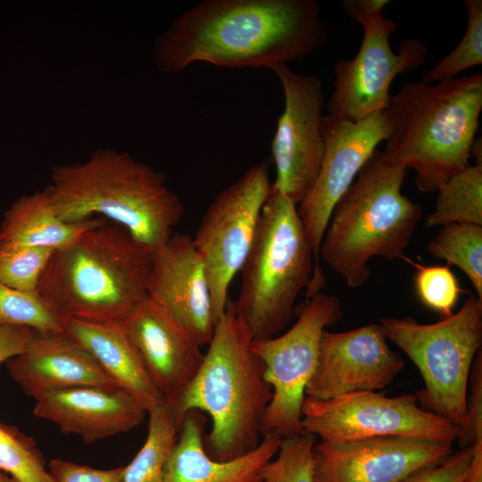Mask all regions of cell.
I'll return each mask as SVG.
<instances>
[{"label": "cell", "mask_w": 482, "mask_h": 482, "mask_svg": "<svg viewBox=\"0 0 482 482\" xmlns=\"http://www.w3.org/2000/svg\"><path fill=\"white\" fill-rule=\"evenodd\" d=\"M328 35L316 0H204L173 20L152 58L173 73L195 62L270 69L316 52Z\"/></svg>", "instance_id": "1"}, {"label": "cell", "mask_w": 482, "mask_h": 482, "mask_svg": "<svg viewBox=\"0 0 482 482\" xmlns=\"http://www.w3.org/2000/svg\"><path fill=\"white\" fill-rule=\"evenodd\" d=\"M153 251L100 218L54 251L37 294L59 318L123 325L147 298Z\"/></svg>", "instance_id": "2"}, {"label": "cell", "mask_w": 482, "mask_h": 482, "mask_svg": "<svg viewBox=\"0 0 482 482\" xmlns=\"http://www.w3.org/2000/svg\"><path fill=\"white\" fill-rule=\"evenodd\" d=\"M46 189L62 220L79 222L97 215L152 251L171 237L184 214L162 172L116 149H99L82 162L54 166Z\"/></svg>", "instance_id": "3"}, {"label": "cell", "mask_w": 482, "mask_h": 482, "mask_svg": "<svg viewBox=\"0 0 482 482\" xmlns=\"http://www.w3.org/2000/svg\"><path fill=\"white\" fill-rule=\"evenodd\" d=\"M386 111L390 134L383 152L395 164L416 171L420 191L437 192L470 164L482 112V74L407 82Z\"/></svg>", "instance_id": "4"}, {"label": "cell", "mask_w": 482, "mask_h": 482, "mask_svg": "<svg viewBox=\"0 0 482 482\" xmlns=\"http://www.w3.org/2000/svg\"><path fill=\"white\" fill-rule=\"evenodd\" d=\"M252 340L229 299L195 377L168 404L180 426L192 410L210 416L212 428L204 446L219 461L243 456L262 440V420L273 393L265 379V364L251 349Z\"/></svg>", "instance_id": "5"}, {"label": "cell", "mask_w": 482, "mask_h": 482, "mask_svg": "<svg viewBox=\"0 0 482 482\" xmlns=\"http://www.w3.org/2000/svg\"><path fill=\"white\" fill-rule=\"evenodd\" d=\"M406 170L377 148L334 206L319 258L351 288L371 276L373 257L402 259L422 218V207L402 193Z\"/></svg>", "instance_id": "6"}, {"label": "cell", "mask_w": 482, "mask_h": 482, "mask_svg": "<svg viewBox=\"0 0 482 482\" xmlns=\"http://www.w3.org/2000/svg\"><path fill=\"white\" fill-rule=\"evenodd\" d=\"M313 258L297 205L271 187L232 302L253 339L273 337L288 325L296 298L311 283Z\"/></svg>", "instance_id": "7"}, {"label": "cell", "mask_w": 482, "mask_h": 482, "mask_svg": "<svg viewBox=\"0 0 482 482\" xmlns=\"http://www.w3.org/2000/svg\"><path fill=\"white\" fill-rule=\"evenodd\" d=\"M378 324L420 370V407L462 428L470 373L482 345V300L470 295L456 313L432 324L410 316L380 318Z\"/></svg>", "instance_id": "8"}, {"label": "cell", "mask_w": 482, "mask_h": 482, "mask_svg": "<svg viewBox=\"0 0 482 482\" xmlns=\"http://www.w3.org/2000/svg\"><path fill=\"white\" fill-rule=\"evenodd\" d=\"M293 327L281 336L253 339L252 351L265 364V379L272 399L265 411L262 434L282 439L303 434L302 405L305 387L316 368L320 342L326 328L343 316L340 300L320 292L308 296Z\"/></svg>", "instance_id": "9"}, {"label": "cell", "mask_w": 482, "mask_h": 482, "mask_svg": "<svg viewBox=\"0 0 482 482\" xmlns=\"http://www.w3.org/2000/svg\"><path fill=\"white\" fill-rule=\"evenodd\" d=\"M269 166L267 159L252 165L240 179L221 190L207 208L193 237L204 262L215 324L226 311L229 285L253 245L272 185Z\"/></svg>", "instance_id": "10"}, {"label": "cell", "mask_w": 482, "mask_h": 482, "mask_svg": "<svg viewBox=\"0 0 482 482\" xmlns=\"http://www.w3.org/2000/svg\"><path fill=\"white\" fill-rule=\"evenodd\" d=\"M302 426L320 440L345 441L381 436H411L457 441L460 428L422 409L416 395L389 397L362 391L328 400L305 396Z\"/></svg>", "instance_id": "11"}, {"label": "cell", "mask_w": 482, "mask_h": 482, "mask_svg": "<svg viewBox=\"0 0 482 482\" xmlns=\"http://www.w3.org/2000/svg\"><path fill=\"white\" fill-rule=\"evenodd\" d=\"M360 24V49L353 59L334 64V90L327 104L328 115L352 122L386 110L394 79L418 69L428 56L426 45L414 38L402 41L394 52L389 39L398 25L382 14Z\"/></svg>", "instance_id": "12"}, {"label": "cell", "mask_w": 482, "mask_h": 482, "mask_svg": "<svg viewBox=\"0 0 482 482\" xmlns=\"http://www.w3.org/2000/svg\"><path fill=\"white\" fill-rule=\"evenodd\" d=\"M280 81L284 110L270 145L276 178L271 187L298 205L312 189L324 154V90L313 74L294 71L287 63L270 68Z\"/></svg>", "instance_id": "13"}, {"label": "cell", "mask_w": 482, "mask_h": 482, "mask_svg": "<svg viewBox=\"0 0 482 482\" xmlns=\"http://www.w3.org/2000/svg\"><path fill=\"white\" fill-rule=\"evenodd\" d=\"M324 154L319 175L310 192L297 205V213L314 254V275L319 250L332 210L351 186L378 145L389 137L386 111L352 122L330 115L322 120Z\"/></svg>", "instance_id": "14"}, {"label": "cell", "mask_w": 482, "mask_h": 482, "mask_svg": "<svg viewBox=\"0 0 482 482\" xmlns=\"http://www.w3.org/2000/svg\"><path fill=\"white\" fill-rule=\"evenodd\" d=\"M452 453V443L411 436L320 440L313 447L312 482H400Z\"/></svg>", "instance_id": "15"}, {"label": "cell", "mask_w": 482, "mask_h": 482, "mask_svg": "<svg viewBox=\"0 0 482 482\" xmlns=\"http://www.w3.org/2000/svg\"><path fill=\"white\" fill-rule=\"evenodd\" d=\"M386 340L378 323L345 332L325 330L305 396L328 400L390 385L405 362Z\"/></svg>", "instance_id": "16"}, {"label": "cell", "mask_w": 482, "mask_h": 482, "mask_svg": "<svg viewBox=\"0 0 482 482\" xmlns=\"http://www.w3.org/2000/svg\"><path fill=\"white\" fill-rule=\"evenodd\" d=\"M147 294L199 346L209 345L215 322L204 262L193 237L173 233L153 251Z\"/></svg>", "instance_id": "17"}, {"label": "cell", "mask_w": 482, "mask_h": 482, "mask_svg": "<svg viewBox=\"0 0 482 482\" xmlns=\"http://www.w3.org/2000/svg\"><path fill=\"white\" fill-rule=\"evenodd\" d=\"M123 327L163 402L171 404L195 377L201 346L148 296Z\"/></svg>", "instance_id": "18"}, {"label": "cell", "mask_w": 482, "mask_h": 482, "mask_svg": "<svg viewBox=\"0 0 482 482\" xmlns=\"http://www.w3.org/2000/svg\"><path fill=\"white\" fill-rule=\"evenodd\" d=\"M7 369L34 399L80 386L120 389L94 356L64 331L35 330L24 351L8 362Z\"/></svg>", "instance_id": "19"}, {"label": "cell", "mask_w": 482, "mask_h": 482, "mask_svg": "<svg viewBox=\"0 0 482 482\" xmlns=\"http://www.w3.org/2000/svg\"><path fill=\"white\" fill-rule=\"evenodd\" d=\"M36 400L34 414L66 434L92 443L127 432L145 419L143 404L127 392L80 386L45 394Z\"/></svg>", "instance_id": "20"}, {"label": "cell", "mask_w": 482, "mask_h": 482, "mask_svg": "<svg viewBox=\"0 0 482 482\" xmlns=\"http://www.w3.org/2000/svg\"><path fill=\"white\" fill-rule=\"evenodd\" d=\"M204 417L188 411L164 467L163 482H263L262 469L276 456L282 438L275 432L262 435L258 446L226 461L212 459L204 446Z\"/></svg>", "instance_id": "21"}, {"label": "cell", "mask_w": 482, "mask_h": 482, "mask_svg": "<svg viewBox=\"0 0 482 482\" xmlns=\"http://www.w3.org/2000/svg\"><path fill=\"white\" fill-rule=\"evenodd\" d=\"M62 324L63 331L86 348L119 387L140 402L146 411L163 402L123 325L71 319H63Z\"/></svg>", "instance_id": "22"}, {"label": "cell", "mask_w": 482, "mask_h": 482, "mask_svg": "<svg viewBox=\"0 0 482 482\" xmlns=\"http://www.w3.org/2000/svg\"><path fill=\"white\" fill-rule=\"evenodd\" d=\"M100 218L79 222L62 220L45 187L18 198L4 212L0 225V244L56 251L71 244Z\"/></svg>", "instance_id": "23"}, {"label": "cell", "mask_w": 482, "mask_h": 482, "mask_svg": "<svg viewBox=\"0 0 482 482\" xmlns=\"http://www.w3.org/2000/svg\"><path fill=\"white\" fill-rule=\"evenodd\" d=\"M145 441L129 464L123 469L122 482H163L167 459L175 445L180 425L164 402L147 411Z\"/></svg>", "instance_id": "24"}, {"label": "cell", "mask_w": 482, "mask_h": 482, "mask_svg": "<svg viewBox=\"0 0 482 482\" xmlns=\"http://www.w3.org/2000/svg\"><path fill=\"white\" fill-rule=\"evenodd\" d=\"M437 193L435 209L425 219L428 228L450 223L482 226V165L470 164Z\"/></svg>", "instance_id": "25"}, {"label": "cell", "mask_w": 482, "mask_h": 482, "mask_svg": "<svg viewBox=\"0 0 482 482\" xmlns=\"http://www.w3.org/2000/svg\"><path fill=\"white\" fill-rule=\"evenodd\" d=\"M427 251L447 265L457 266L482 300V226L450 223L442 226L427 244Z\"/></svg>", "instance_id": "26"}, {"label": "cell", "mask_w": 482, "mask_h": 482, "mask_svg": "<svg viewBox=\"0 0 482 482\" xmlns=\"http://www.w3.org/2000/svg\"><path fill=\"white\" fill-rule=\"evenodd\" d=\"M468 14L466 31L455 48L423 78L427 84L453 79L461 72L482 63V1L464 0Z\"/></svg>", "instance_id": "27"}, {"label": "cell", "mask_w": 482, "mask_h": 482, "mask_svg": "<svg viewBox=\"0 0 482 482\" xmlns=\"http://www.w3.org/2000/svg\"><path fill=\"white\" fill-rule=\"evenodd\" d=\"M0 428V470L17 482H54L32 440L15 428Z\"/></svg>", "instance_id": "28"}, {"label": "cell", "mask_w": 482, "mask_h": 482, "mask_svg": "<svg viewBox=\"0 0 482 482\" xmlns=\"http://www.w3.org/2000/svg\"><path fill=\"white\" fill-rule=\"evenodd\" d=\"M30 328L42 333L63 331L62 320L37 294L24 293L0 283V327Z\"/></svg>", "instance_id": "29"}, {"label": "cell", "mask_w": 482, "mask_h": 482, "mask_svg": "<svg viewBox=\"0 0 482 482\" xmlns=\"http://www.w3.org/2000/svg\"><path fill=\"white\" fill-rule=\"evenodd\" d=\"M54 251L0 244V283L12 289L37 294L42 274Z\"/></svg>", "instance_id": "30"}, {"label": "cell", "mask_w": 482, "mask_h": 482, "mask_svg": "<svg viewBox=\"0 0 482 482\" xmlns=\"http://www.w3.org/2000/svg\"><path fill=\"white\" fill-rule=\"evenodd\" d=\"M315 440L309 433L282 439L277 457L262 469L263 482H312Z\"/></svg>", "instance_id": "31"}, {"label": "cell", "mask_w": 482, "mask_h": 482, "mask_svg": "<svg viewBox=\"0 0 482 482\" xmlns=\"http://www.w3.org/2000/svg\"><path fill=\"white\" fill-rule=\"evenodd\" d=\"M402 259L416 269L415 288L422 303L438 312L442 318L451 316L460 295L465 291L449 266H425L405 256Z\"/></svg>", "instance_id": "32"}, {"label": "cell", "mask_w": 482, "mask_h": 482, "mask_svg": "<svg viewBox=\"0 0 482 482\" xmlns=\"http://www.w3.org/2000/svg\"><path fill=\"white\" fill-rule=\"evenodd\" d=\"M470 396H467L466 423L460 429L457 439L460 448L472 445L476 441L482 440V354L481 350L477 353L470 373Z\"/></svg>", "instance_id": "33"}, {"label": "cell", "mask_w": 482, "mask_h": 482, "mask_svg": "<svg viewBox=\"0 0 482 482\" xmlns=\"http://www.w3.org/2000/svg\"><path fill=\"white\" fill-rule=\"evenodd\" d=\"M472 453V445L461 448L441 462L415 470L400 482H465Z\"/></svg>", "instance_id": "34"}, {"label": "cell", "mask_w": 482, "mask_h": 482, "mask_svg": "<svg viewBox=\"0 0 482 482\" xmlns=\"http://www.w3.org/2000/svg\"><path fill=\"white\" fill-rule=\"evenodd\" d=\"M123 469L96 470L59 459L49 462L54 482H122Z\"/></svg>", "instance_id": "35"}, {"label": "cell", "mask_w": 482, "mask_h": 482, "mask_svg": "<svg viewBox=\"0 0 482 482\" xmlns=\"http://www.w3.org/2000/svg\"><path fill=\"white\" fill-rule=\"evenodd\" d=\"M34 332L27 327H0V363L22 353Z\"/></svg>", "instance_id": "36"}, {"label": "cell", "mask_w": 482, "mask_h": 482, "mask_svg": "<svg viewBox=\"0 0 482 482\" xmlns=\"http://www.w3.org/2000/svg\"><path fill=\"white\" fill-rule=\"evenodd\" d=\"M389 0H343L342 6L347 15L361 23L368 18L380 15Z\"/></svg>", "instance_id": "37"}, {"label": "cell", "mask_w": 482, "mask_h": 482, "mask_svg": "<svg viewBox=\"0 0 482 482\" xmlns=\"http://www.w3.org/2000/svg\"><path fill=\"white\" fill-rule=\"evenodd\" d=\"M473 453L465 482H482V440L472 445Z\"/></svg>", "instance_id": "38"}, {"label": "cell", "mask_w": 482, "mask_h": 482, "mask_svg": "<svg viewBox=\"0 0 482 482\" xmlns=\"http://www.w3.org/2000/svg\"><path fill=\"white\" fill-rule=\"evenodd\" d=\"M0 482H17V481L7 473L0 470Z\"/></svg>", "instance_id": "39"}]
</instances>
